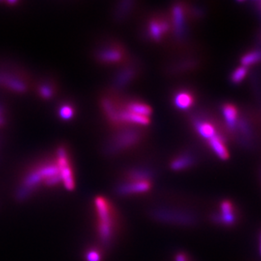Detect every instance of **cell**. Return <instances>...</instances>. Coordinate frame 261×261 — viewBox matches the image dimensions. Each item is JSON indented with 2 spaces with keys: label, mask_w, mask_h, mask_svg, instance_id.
I'll list each match as a JSON object with an SVG mask.
<instances>
[{
  "label": "cell",
  "mask_w": 261,
  "mask_h": 261,
  "mask_svg": "<svg viewBox=\"0 0 261 261\" xmlns=\"http://www.w3.org/2000/svg\"><path fill=\"white\" fill-rule=\"evenodd\" d=\"M151 216L156 221L162 223L175 224L180 226H192L197 221L195 216L190 212L162 207L152 210Z\"/></svg>",
  "instance_id": "6da1fadb"
},
{
  "label": "cell",
  "mask_w": 261,
  "mask_h": 261,
  "mask_svg": "<svg viewBox=\"0 0 261 261\" xmlns=\"http://www.w3.org/2000/svg\"><path fill=\"white\" fill-rule=\"evenodd\" d=\"M95 207L99 217L98 233L100 240L104 245H107L112 237V220L109 206L104 198L99 196L95 199Z\"/></svg>",
  "instance_id": "7a4b0ae2"
},
{
  "label": "cell",
  "mask_w": 261,
  "mask_h": 261,
  "mask_svg": "<svg viewBox=\"0 0 261 261\" xmlns=\"http://www.w3.org/2000/svg\"><path fill=\"white\" fill-rule=\"evenodd\" d=\"M57 167L60 169V179L63 181L65 187L68 190H73L75 188V180L73 177L72 169L70 165V161L68 158L65 150H60L59 156Z\"/></svg>",
  "instance_id": "3957f363"
},
{
  "label": "cell",
  "mask_w": 261,
  "mask_h": 261,
  "mask_svg": "<svg viewBox=\"0 0 261 261\" xmlns=\"http://www.w3.org/2000/svg\"><path fill=\"white\" fill-rule=\"evenodd\" d=\"M215 223L222 224L225 226H231L236 222V215L233 212L231 202L225 200L221 204V212L215 213L212 216Z\"/></svg>",
  "instance_id": "277c9868"
},
{
  "label": "cell",
  "mask_w": 261,
  "mask_h": 261,
  "mask_svg": "<svg viewBox=\"0 0 261 261\" xmlns=\"http://www.w3.org/2000/svg\"><path fill=\"white\" fill-rule=\"evenodd\" d=\"M151 189L150 182L132 181L122 184L117 189L118 194L128 195L132 194H140L148 191Z\"/></svg>",
  "instance_id": "5b68a950"
},
{
  "label": "cell",
  "mask_w": 261,
  "mask_h": 261,
  "mask_svg": "<svg viewBox=\"0 0 261 261\" xmlns=\"http://www.w3.org/2000/svg\"><path fill=\"white\" fill-rule=\"evenodd\" d=\"M194 95L188 91H180L174 95L173 104L180 110H187L194 105Z\"/></svg>",
  "instance_id": "8992f818"
},
{
  "label": "cell",
  "mask_w": 261,
  "mask_h": 261,
  "mask_svg": "<svg viewBox=\"0 0 261 261\" xmlns=\"http://www.w3.org/2000/svg\"><path fill=\"white\" fill-rule=\"evenodd\" d=\"M209 144L211 148L213 150L215 154L221 160H226L229 157L228 151L226 148V144L223 139L220 135L217 134L213 138L209 139Z\"/></svg>",
  "instance_id": "52a82bcc"
},
{
  "label": "cell",
  "mask_w": 261,
  "mask_h": 261,
  "mask_svg": "<svg viewBox=\"0 0 261 261\" xmlns=\"http://www.w3.org/2000/svg\"><path fill=\"white\" fill-rule=\"evenodd\" d=\"M119 120L121 122L130 123V124L138 125H148L150 124L149 118L135 114L133 112H129L127 110L119 112L118 121Z\"/></svg>",
  "instance_id": "ba28073f"
},
{
  "label": "cell",
  "mask_w": 261,
  "mask_h": 261,
  "mask_svg": "<svg viewBox=\"0 0 261 261\" xmlns=\"http://www.w3.org/2000/svg\"><path fill=\"white\" fill-rule=\"evenodd\" d=\"M168 25L163 20H152L149 24V33L154 40H159L167 32Z\"/></svg>",
  "instance_id": "9c48e42d"
},
{
  "label": "cell",
  "mask_w": 261,
  "mask_h": 261,
  "mask_svg": "<svg viewBox=\"0 0 261 261\" xmlns=\"http://www.w3.org/2000/svg\"><path fill=\"white\" fill-rule=\"evenodd\" d=\"M127 111L135 114L149 118L152 113V109L148 105L141 102H131L127 104Z\"/></svg>",
  "instance_id": "30bf717a"
},
{
  "label": "cell",
  "mask_w": 261,
  "mask_h": 261,
  "mask_svg": "<svg viewBox=\"0 0 261 261\" xmlns=\"http://www.w3.org/2000/svg\"><path fill=\"white\" fill-rule=\"evenodd\" d=\"M196 130L200 136L208 140L217 134L214 125H212V123L206 122V121L197 123Z\"/></svg>",
  "instance_id": "8fae6325"
},
{
  "label": "cell",
  "mask_w": 261,
  "mask_h": 261,
  "mask_svg": "<svg viewBox=\"0 0 261 261\" xmlns=\"http://www.w3.org/2000/svg\"><path fill=\"white\" fill-rule=\"evenodd\" d=\"M222 113L226 120V124L230 128H234L238 120V109L233 104H225L222 107Z\"/></svg>",
  "instance_id": "7c38bea8"
},
{
  "label": "cell",
  "mask_w": 261,
  "mask_h": 261,
  "mask_svg": "<svg viewBox=\"0 0 261 261\" xmlns=\"http://www.w3.org/2000/svg\"><path fill=\"white\" fill-rule=\"evenodd\" d=\"M123 57V52L119 48H108L101 52L100 57L105 62H119Z\"/></svg>",
  "instance_id": "4fadbf2b"
},
{
  "label": "cell",
  "mask_w": 261,
  "mask_h": 261,
  "mask_svg": "<svg viewBox=\"0 0 261 261\" xmlns=\"http://www.w3.org/2000/svg\"><path fill=\"white\" fill-rule=\"evenodd\" d=\"M192 162L193 161H192L191 157H187V156L186 157H178L171 163V167L172 170L179 171V170H183L189 167L192 164Z\"/></svg>",
  "instance_id": "5bb4252c"
},
{
  "label": "cell",
  "mask_w": 261,
  "mask_h": 261,
  "mask_svg": "<svg viewBox=\"0 0 261 261\" xmlns=\"http://www.w3.org/2000/svg\"><path fill=\"white\" fill-rule=\"evenodd\" d=\"M259 60V52L254 51V52H250L249 53L243 56L241 59L242 66L244 67H248L250 65L256 64Z\"/></svg>",
  "instance_id": "9a60e30c"
},
{
  "label": "cell",
  "mask_w": 261,
  "mask_h": 261,
  "mask_svg": "<svg viewBox=\"0 0 261 261\" xmlns=\"http://www.w3.org/2000/svg\"><path fill=\"white\" fill-rule=\"evenodd\" d=\"M247 72H248V70L246 67L241 66V67L238 68L234 70V72L231 75V81L234 83L241 82L242 80H244L246 76Z\"/></svg>",
  "instance_id": "2e32d148"
},
{
  "label": "cell",
  "mask_w": 261,
  "mask_h": 261,
  "mask_svg": "<svg viewBox=\"0 0 261 261\" xmlns=\"http://www.w3.org/2000/svg\"><path fill=\"white\" fill-rule=\"evenodd\" d=\"M174 19L177 28H180L184 22V12L181 7H176L174 10Z\"/></svg>",
  "instance_id": "e0dca14e"
},
{
  "label": "cell",
  "mask_w": 261,
  "mask_h": 261,
  "mask_svg": "<svg viewBox=\"0 0 261 261\" xmlns=\"http://www.w3.org/2000/svg\"><path fill=\"white\" fill-rule=\"evenodd\" d=\"M60 117L64 119V120H70L73 117L74 115V110L73 107L68 105H65L64 107H61L60 110Z\"/></svg>",
  "instance_id": "ac0fdd59"
},
{
  "label": "cell",
  "mask_w": 261,
  "mask_h": 261,
  "mask_svg": "<svg viewBox=\"0 0 261 261\" xmlns=\"http://www.w3.org/2000/svg\"><path fill=\"white\" fill-rule=\"evenodd\" d=\"M86 261H101V254L96 249H91L85 254Z\"/></svg>",
  "instance_id": "d6986e66"
},
{
  "label": "cell",
  "mask_w": 261,
  "mask_h": 261,
  "mask_svg": "<svg viewBox=\"0 0 261 261\" xmlns=\"http://www.w3.org/2000/svg\"><path fill=\"white\" fill-rule=\"evenodd\" d=\"M175 261H187L186 256L184 254L179 253L175 257Z\"/></svg>",
  "instance_id": "ffe728a7"
}]
</instances>
